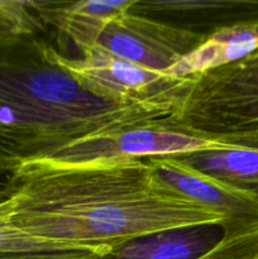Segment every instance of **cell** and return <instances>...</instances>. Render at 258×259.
Segmentation results:
<instances>
[{
  "mask_svg": "<svg viewBox=\"0 0 258 259\" xmlns=\"http://www.w3.org/2000/svg\"><path fill=\"white\" fill-rule=\"evenodd\" d=\"M258 136L212 137L181 128L167 120L125 126L86 137L61 148L43 161L60 164L88 163L108 159L180 156L196 151L239 146Z\"/></svg>",
  "mask_w": 258,
  "mask_h": 259,
  "instance_id": "4",
  "label": "cell"
},
{
  "mask_svg": "<svg viewBox=\"0 0 258 259\" xmlns=\"http://www.w3.org/2000/svg\"><path fill=\"white\" fill-rule=\"evenodd\" d=\"M58 63L73 76L110 98L133 103H180L186 96L191 77H175L149 70L95 47L78 58L58 53Z\"/></svg>",
  "mask_w": 258,
  "mask_h": 259,
  "instance_id": "5",
  "label": "cell"
},
{
  "mask_svg": "<svg viewBox=\"0 0 258 259\" xmlns=\"http://www.w3.org/2000/svg\"><path fill=\"white\" fill-rule=\"evenodd\" d=\"M174 157L206 176L258 197V137L232 148L206 149Z\"/></svg>",
  "mask_w": 258,
  "mask_h": 259,
  "instance_id": "11",
  "label": "cell"
},
{
  "mask_svg": "<svg viewBox=\"0 0 258 259\" xmlns=\"http://www.w3.org/2000/svg\"><path fill=\"white\" fill-rule=\"evenodd\" d=\"M205 35L131 10L111 20L96 47L142 67L167 72L205 40Z\"/></svg>",
  "mask_w": 258,
  "mask_h": 259,
  "instance_id": "6",
  "label": "cell"
},
{
  "mask_svg": "<svg viewBox=\"0 0 258 259\" xmlns=\"http://www.w3.org/2000/svg\"><path fill=\"white\" fill-rule=\"evenodd\" d=\"M58 51L37 34L0 39V171L43 161L86 137L164 120V103L110 98L58 63Z\"/></svg>",
  "mask_w": 258,
  "mask_h": 259,
  "instance_id": "2",
  "label": "cell"
},
{
  "mask_svg": "<svg viewBox=\"0 0 258 259\" xmlns=\"http://www.w3.org/2000/svg\"><path fill=\"white\" fill-rule=\"evenodd\" d=\"M98 254L94 249L23 232L0 209V259H95Z\"/></svg>",
  "mask_w": 258,
  "mask_h": 259,
  "instance_id": "13",
  "label": "cell"
},
{
  "mask_svg": "<svg viewBox=\"0 0 258 259\" xmlns=\"http://www.w3.org/2000/svg\"><path fill=\"white\" fill-rule=\"evenodd\" d=\"M157 179L191 201L222 215L228 224L258 219V197L206 176L174 156L143 158ZM223 223V224H225Z\"/></svg>",
  "mask_w": 258,
  "mask_h": 259,
  "instance_id": "7",
  "label": "cell"
},
{
  "mask_svg": "<svg viewBox=\"0 0 258 259\" xmlns=\"http://www.w3.org/2000/svg\"><path fill=\"white\" fill-rule=\"evenodd\" d=\"M258 50V25L223 28L206 35L204 42L185 56L167 73L187 77L235 62Z\"/></svg>",
  "mask_w": 258,
  "mask_h": 259,
  "instance_id": "12",
  "label": "cell"
},
{
  "mask_svg": "<svg viewBox=\"0 0 258 259\" xmlns=\"http://www.w3.org/2000/svg\"><path fill=\"white\" fill-rule=\"evenodd\" d=\"M224 237L200 259H258V219L222 224Z\"/></svg>",
  "mask_w": 258,
  "mask_h": 259,
  "instance_id": "14",
  "label": "cell"
},
{
  "mask_svg": "<svg viewBox=\"0 0 258 259\" xmlns=\"http://www.w3.org/2000/svg\"><path fill=\"white\" fill-rule=\"evenodd\" d=\"M131 12L205 37L223 28L258 25V0H137Z\"/></svg>",
  "mask_w": 258,
  "mask_h": 259,
  "instance_id": "8",
  "label": "cell"
},
{
  "mask_svg": "<svg viewBox=\"0 0 258 259\" xmlns=\"http://www.w3.org/2000/svg\"><path fill=\"white\" fill-rule=\"evenodd\" d=\"M190 77L189 91L169 123L205 136H258V50Z\"/></svg>",
  "mask_w": 258,
  "mask_h": 259,
  "instance_id": "3",
  "label": "cell"
},
{
  "mask_svg": "<svg viewBox=\"0 0 258 259\" xmlns=\"http://www.w3.org/2000/svg\"><path fill=\"white\" fill-rule=\"evenodd\" d=\"M224 237L222 224L159 230L109 248L95 259H200Z\"/></svg>",
  "mask_w": 258,
  "mask_h": 259,
  "instance_id": "9",
  "label": "cell"
},
{
  "mask_svg": "<svg viewBox=\"0 0 258 259\" xmlns=\"http://www.w3.org/2000/svg\"><path fill=\"white\" fill-rule=\"evenodd\" d=\"M43 29L45 24L33 9L32 2L0 0V39L37 34Z\"/></svg>",
  "mask_w": 258,
  "mask_h": 259,
  "instance_id": "15",
  "label": "cell"
},
{
  "mask_svg": "<svg viewBox=\"0 0 258 259\" xmlns=\"http://www.w3.org/2000/svg\"><path fill=\"white\" fill-rule=\"evenodd\" d=\"M14 172L0 171V200L4 199L8 194L10 184H12V177Z\"/></svg>",
  "mask_w": 258,
  "mask_h": 259,
  "instance_id": "16",
  "label": "cell"
},
{
  "mask_svg": "<svg viewBox=\"0 0 258 259\" xmlns=\"http://www.w3.org/2000/svg\"><path fill=\"white\" fill-rule=\"evenodd\" d=\"M0 209L23 232L100 253L159 230L227 222L167 187L143 158L25 163Z\"/></svg>",
  "mask_w": 258,
  "mask_h": 259,
  "instance_id": "1",
  "label": "cell"
},
{
  "mask_svg": "<svg viewBox=\"0 0 258 259\" xmlns=\"http://www.w3.org/2000/svg\"><path fill=\"white\" fill-rule=\"evenodd\" d=\"M137 0H78V2H32L43 24L65 34L81 55L96 47L109 23L129 12Z\"/></svg>",
  "mask_w": 258,
  "mask_h": 259,
  "instance_id": "10",
  "label": "cell"
}]
</instances>
